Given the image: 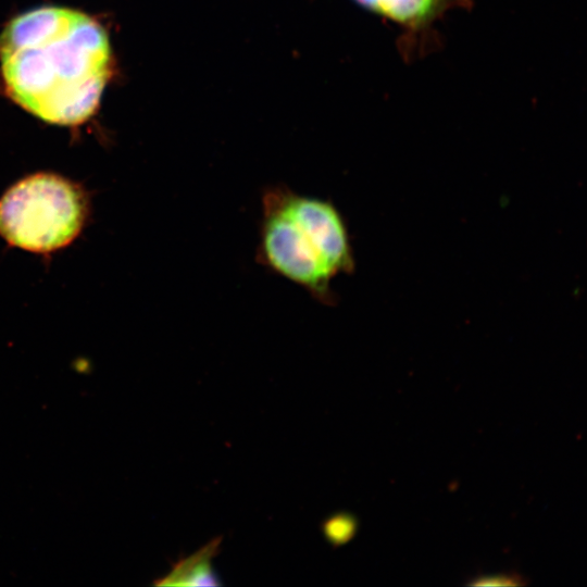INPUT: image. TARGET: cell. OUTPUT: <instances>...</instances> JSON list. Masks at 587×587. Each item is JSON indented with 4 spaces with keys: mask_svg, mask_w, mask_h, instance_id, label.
I'll return each instance as SVG.
<instances>
[{
    "mask_svg": "<svg viewBox=\"0 0 587 587\" xmlns=\"http://www.w3.org/2000/svg\"><path fill=\"white\" fill-rule=\"evenodd\" d=\"M104 28L89 15L42 7L0 35V68L10 97L51 124L77 125L97 110L111 74Z\"/></svg>",
    "mask_w": 587,
    "mask_h": 587,
    "instance_id": "6da1fadb",
    "label": "cell"
},
{
    "mask_svg": "<svg viewBox=\"0 0 587 587\" xmlns=\"http://www.w3.org/2000/svg\"><path fill=\"white\" fill-rule=\"evenodd\" d=\"M255 261L305 290L335 303L333 279L353 268L346 223L328 200L296 192L279 183L263 188Z\"/></svg>",
    "mask_w": 587,
    "mask_h": 587,
    "instance_id": "7a4b0ae2",
    "label": "cell"
},
{
    "mask_svg": "<svg viewBox=\"0 0 587 587\" xmlns=\"http://www.w3.org/2000/svg\"><path fill=\"white\" fill-rule=\"evenodd\" d=\"M83 218L79 192L49 174L20 182L0 200V234L30 251L47 252L67 245L79 232Z\"/></svg>",
    "mask_w": 587,
    "mask_h": 587,
    "instance_id": "3957f363",
    "label": "cell"
},
{
    "mask_svg": "<svg viewBox=\"0 0 587 587\" xmlns=\"http://www.w3.org/2000/svg\"><path fill=\"white\" fill-rule=\"evenodd\" d=\"M367 11L399 25L423 27L455 2V0H353Z\"/></svg>",
    "mask_w": 587,
    "mask_h": 587,
    "instance_id": "277c9868",
    "label": "cell"
},
{
    "mask_svg": "<svg viewBox=\"0 0 587 587\" xmlns=\"http://www.w3.org/2000/svg\"><path fill=\"white\" fill-rule=\"evenodd\" d=\"M222 537L213 538L196 552L178 560L172 570L153 584L159 586H220L212 560L218 553Z\"/></svg>",
    "mask_w": 587,
    "mask_h": 587,
    "instance_id": "5b68a950",
    "label": "cell"
},
{
    "mask_svg": "<svg viewBox=\"0 0 587 587\" xmlns=\"http://www.w3.org/2000/svg\"><path fill=\"white\" fill-rule=\"evenodd\" d=\"M358 521L348 512L335 513L324 520L322 532L325 539L334 547L349 542L355 535Z\"/></svg>",
    "mask_w": 587,
    "mask_h": 587,
    "instance_id": "8992f818",
    "label": "cell"
},
{
    "mask_svg": "<svg viewBox=\"0 0 587 587\" xmlns=\"http://www.w3.org/2000/svg\"><path fill=\"white\" fill-rule=\"evenodd\" d=\"M516 583H517L516 577L498 575V576L478 578V580L475 582L474 584L475 585H515Z\"/></svg>",
    "mask_w": 587,
    "mask_h": 587,
    "instance_id": "52a82bcc",
    "label": "cell"
}]
</instances>
